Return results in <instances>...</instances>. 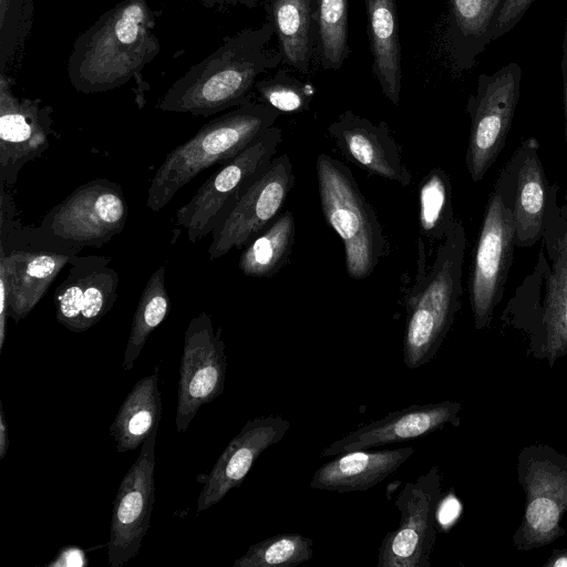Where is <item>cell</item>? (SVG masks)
Returning <instances> with one entry per match:
<instances>
[{"label":"cell","instance_id":"28","mask_svg":"<svg viewBox=\"0 0 567 567\" xmlns=\"http://www.w3.org/2000/svg\"><path fill=\"white\" fill-rule=\"evenodd\" d=\"M295 237V217L286 210L244 247L238 260L240 271L251 278L274 277L289 262Z\"/></svg>","mask_w":567,"mask_h":567},{"label":"cell","instance_id":"18","mask_svg":"<svg viewBox=\"0 0 567 567\" xmlns=\"http://www.w3.org/2000/svg\"><path fill=\"white\" fill-rule=\"evenodd\" d=\"M110 262V257L101 255L71 257L68 274L54 292L56 320L68 330H89L115 305L120 279Z\"/></svg>","mask_w":567,"mask_h":567},{"label":"cell","instance_id":"4","mask_svg":"<svg viewBox=\"0 0 567 567\" xmlns=\"http://www.w3.org/2000/svg\"><path fill=\"white\" fill-rule=\"evenodd\" d=\"M279 115L271 106L250 100L208 121L194 136L167 153L151 179L147 208L155 213L162 210L203 171L231 159L258 140Z\"/></svg>","mask_w":567,"mask_h":567},{"label":"cell","instance_id":"38","mask_svg":"<svg viewBox=\"0 0 567 567\" xmlns=\"http://www.w3.org/2000/svg\"><path fill=\"white\" fill-rule=\"evenodd\" d=\"M0 460H3L9 449V426L0 404Z\"/></svg>","mask_w":567,"mask_h":567},{"label":"cell","instance_id":"14","mask_svg":"<svg viewBox=\"0 0 567 567\" xmlns=\"http://www.w3.org/2000/svg\"><path fill=\"white\" fill-rule=\"evenodd\" d=\"M226 367L221 329H215L212 318L200 312L184 333L175 417L178 433L188 429L202 405L224 392Z\"/></svg>","mask_w":567,"mask_h":567},{"label":"cell","instance_id":"16","mask_svg":"<svg viewBox=\"0 0 567 567\" xmlns=\"http://www.w3.org/2000/svg\"><path fill=\"white\" fill-rule=\"evenodd\" d=\"M13 79L0 73V185L16 184L21 168L49 147L53 109L40 99L17 96Z\"/></svg>","mask_w":567,"mask_h":567},{"label":"cell","instance_id":"19","mask_svg":"<svg viewBox=\"0 0 567 567\" xmlns=\"http://www.w3.org/2000/svg\"><path fill=\"white\" fill-rule=\"evenodd\" d=\"M289 429L290 422L280 415L247 421L205 476L196 513L216 505L230 489L240 485L259 455L278 443Z\"/></svg>","mask_w":567,"mask_h":567},{"label":"cell","instance_id":"20","mask_svg":"<svg viewBox=\"0 0 567 567\" xmlns=\"http://www.w3.org/2000/svg\"><path fill=\"white\" fill-rule=\"evenodd\" d=\"M460 411L461 403L455 401L413 404L363 424L329 444L321 455L323 457L337 456L354 450L414 440L436 432L446 425L457 426Z\"/></svg>","mask_w":567,"mask_h":567},{"label":"cell","instance_id":"10","mask_svg":"<svg viewBox=\"0 0 567 567\" xmlns=\"http://www.w3.org/2000/svg\"><path fill=\"white\" fill-rule=\"evenodd\" d=\"M522 69L511 62L493 74L481 73L467 100L471 118L465 163L473 182L483 179L503 150L519 99Z\"/></svg>","mask_w":567,"mask_h":567},{"label":"cell","instance_id":"30","mask_svg":"<svg viewBox=\"0 0 567 567\" xmlns=\"http://www.w3.org/2000/svg\"><path fill=\"white\" fill-rule=\"evenodd\" d=\"M317 53L326 71L339 70L350 54L348 0H312Z\"/></svg>","mask_w":567,"mask_h":567},{"label":"cell","instance_id":"8","mask_svg":"<svg viewBox=\"0 0 567 567\" xmlns=\"http://www.w3.org/2000/svg\"><path fill=\"white\" fill-rule=\"evenodd\" d=\"M282 131L271 126L231 159L223 163L176 212L190 243L212 234L225 213L259 177L278 152Z\"/></svg>","mask_w":567,"mask_h":567},{"label":"cell","instance_id":"21","mask_svg":"<svg viewBox=\"0 0 567 567\" xmlns=\"http://www.w3.org/2000/svg\"><path fill=\"white\" fill-rule=\"evenodd\" d=\"M328 133L349 162L401 186L411 183L412 174L386 122L375 124L347 110L328 126Z\"/></svg>","mask_w":567,"mask_h":567},{"label":"cell","instance_id":"6","mask_svg":"<svg viewBox=\"0 0 567 567\" xmlns=\"http://www.w3.org/2000/svg\"><path fill=\"white\" fill-rule=\"evenodd\" d=\"M316 175L324 219L343 243L347 272L354 280L365 279L388 250L378 215L351 171L337 158L319 154Z\"/></svg>","mask_w":567,"mask_h":567},{"label":"cell","instance_id":"39","mask_svg":"<svg viewBox=\"0 0 567 567\" xmlns=\"http://www.w3.org/2000/svg\"><path fill=\"white\" fill-rule=\"evenodd\" d=\"M543 567H567V549H555Z\"/></svg>","mask_w":567,"mask_h":567},{"label":"cell","instance_id":"32","mask_svg":"<svg viewBox=\"0 0 567 567\" xmlns=\"http://www.w3.org/2000/svg\"><path fill=\"white\" fill-rule=\"evenodd\" d=\"M313 556V540L299 533H282L249 546L233 567H289Z\"/></svg>","mask_w":567,"mask_h":567},{"label":"cell","instance_id":"24","mask_svg":"<svg viewBox=\"0 0 567 567\" xmlns=\"http://www.w3.org/2000/svg\"><path fill=\"white\" fill-rule=\"evenodd\" d=\"M372 72L385 97L399 104L402 59L395 0H365Z\"/></svg>","mask_w":567,"mask_h":567},{"label":"cell","instance_id":"2","mask_svg":"<svg viewBox=\"0 0 567 567\" xmlns=\"http://www.w3.org/2000/svg\"><path fill=\"white\" fill-rule=\"evenodd\" d=\"M274 35L267 19L258 28L224 38L214 52L169 86L156 107L208 117L250 101L258 76L282 63L280 51L267 48Z\"/></svg>","mask_w":567,"mask_h":567},{"label":"cell","instance_id":"1","mask_svg":"<svg viewBox=\"0 0 567 567\" xmlns=\"http://www.w3.org/2000/svg\"><path fill=\"white\" fill-rule=\"evenodd\" d=\"M158 12L146 0H121L80 33L68 59L72 87L83 94L103 93L135 82V101L146 103L143 71L159 53L154 28Z\"/></svg>","mask_w":567,"mask_h":567},{"label":"cell","instance_id":"33","mask_svg":"<svg viewBox=\"0 0 567 567\" xmlns=\"http://www.w3.org/2000/svg\"><path fill=\"white\" fill-rule=\"evenodd\" d=\"M35 0H0V73L18 59L32 27Z\"/></svg>","mask_w":567,"mask_h":567},{"label":"cell","instance_id":"31","mask_svg":"<svg viewBox=\"0 0 567 567\" xmlns=\"http://www.w3.org/2000/svg\"><path fill=\"white\" fill-rule=\"evenodd\" d=\"M417 196L422 235L430 240L441 241L455 219L449 175L441 168H432L420 181Z\"/></svg>","mask_w":567,"mask_h":567},{"label":"cell","instance_id":"41","mask_svg":"<svg viewBox=\"0 0 567 567\" xmlns=\"http://www.w3.org/2000/svg\"><path fill=\"white\" fill-rule=\"evenodd\" d=\"M262 1L264 0H238V3L248 9H252V8L257 7Z\"/></svg>","mask_w":567,"mask_h":567},{"label":"cell","instance_id":"27","mask_svg":"<svg viewBox=\"0 0 567 567\" xmlns=\"http://www.w3.org/2000/svg\"><path fill=\"white\" fill-rule=\"evenodd\" d=\"M267 13L275 28L282 63L308 73L315 23L312 0H268Z\"/></svg>","mask_w":567,"mask_h":567},{"label":"cell","instance_id":"40","mask_svg":"<svg viewBox=\"0 0 567 567\" xmlns=\"http://www.w3.org/2000/svg\"><path fill=\"white\" fill-rule=\"evenodd\" d=\"M207 9H224L239 4L238 0H197Z\"/></svg>","mask_w":567,"mask_h":567},{"label":"cell","instance_id":"9","mask_svg":"<svg viewBox=\"0 0 567 567\" xmlns=\"http://www.w3.org/2000/svg\"><path fill=\"white\" fill-rule=\"evenodd\" d=\"M517 473L526 506L513 543L530 550L566 533L560 519L567 511V457L549 446L530 445L519 453Z\"/></svg>","mask_w":567,"mask_h":567},{"label":"cell","instance_id":"17","mask_svg":"<svg viewBox=\"0 0 567 567\" xmlns=\"http://www.w3.org/2000/svg\"><path fill=\"white\" fill-rule=\"evenodd\" d=\"M539 144L529 137L516 150L501 172L495 188L512 210L515 245L534 246L549 223V185L538 155Z\"/></svg>","mask_w":567,"mask_h":567},{"label":"cell","instance_id":"25","mask_svg":"<svg viewBox=\"0 0 567 567\" xmlns=\"http://www.w3.org/2000/svg\"><path fill=\"white\" fill-rule=\"evenodd\" d=\"M162 398L158 388V373L142 378L121 404L110 434L120 453L137 449L159 426Z\"/></svg>","mask_w":567,"mask_h":567},{"label":"cell","instance_id":"29","mask_svg":"<svg viewBox=\"0 0 567 567\" xmlns=\"http://www.w3.org/2000/svg\"><path fill=\"white\" fill-rule=\"evenodd\" d=\"M171 309L165 287V266H159L148 278L133 316L123 369L128 372L142 352L151 333L165 320Z\"/></svg>","mask_w":567,"mask_h":567},{"label":"cell","instance_id":"22","mask_svg":"<svg viewBox=\"0 0 567 567\" xmlns=\"http://www.w3.org/2000/svg\"><path fill=\"white\" fill-rule=\"evenodd\" d=\"M413 454L411 446L346 452L320 466L310 481V487L338 493L367 491L396 472Z\"/></svg>","mask_w":567,"mask_h":567},{"label":"cell","instance_id":"23","mask_svg":"<svg viewBox=\"0 0 567 567\" xmlns=\"http://www.w3.org/2000/svg\"><path fill=\"white\" fill-rule=\"evenodd\" d=\"M504 0H446L443 44L455 72H467L489 44V30Z\"/></svg>","mask_w":567,"mask_h":567},{"label":"cell","instance_id":"35","mask_svg":"<svg viewBox=\"0 0 567 567\" xmlns=\"http://www.w3.org/2000/svg\"><path fill=\"white\" fill-rule=\"evenodd\" d=\"M537 0H504L489 30L491 40L508 33Z\"/></svg>","mask_w":567,"mask_h":567},{"label":"cell","instance_id":"26","mask_svg":"<svg viewBox=\"0 0 567 567\" xmlns=\"http://www.w3.org/2000/svg\"><path fill=\"white\" fill-rule=\"evenodd\" d=\"M545 245L553 261L545 280L543 352L553 365L567 354V229L556 243Z\"/></svg>","mask_w":567,"mask_h":567},{"label":"cell","instance_id":"36","mask_svg":"<svg viewBox=\"0 0 567 567\" xmlns=\"http://www.w3.org/2000/svg\"><path fill=\"white\" fill-rule=\"evenodd\" d=\"M89 561L84 550L78 546H64L60 548L54 559L47 564L48 567H85Z\"/></svg>","mask_w":567,"mask_h":567},{"label":"cell","instance_id":"34","mask_svg":"<svg viewBox=\"0 0 567 567\" xmlns=\"http://www.w3.org/2000/svg\"><path fill=\"white\" fill-rule=\"evenodd\" d=\"M255 90L262 103L280 113L306 111L316 95V87L280 69L272 76L256 82Z\"/></svg>","mask_w":567,"mask_h":567},{"label":"cell","instance_id":"15","mask_svg":"<svg viewBox=\"0 0 567 567\" xmlns=\"http://www.w3.org/2000/svg\"><path fill=\"white\" fill-rule=\"evenodd\" d=\"M157 430L143 442L135 462L123 476L113 501L107 561L121 567L134 558L151 525L155 501V441Z\"/></svg>","mask_w":567,"mask_h":567},{"label":"cell","instance_id":"5","mask_svg":"<svg viewBox=\"0 0 567 567\" xmlns=\"http://www.w3.org/2000/svg\"><path fill=\"white\" fill-rule=\"evenodd\" d=\"M4 187L0 186V289L8 296V316L18 323L78 252L49 240L37 227L14 221L16 206Z\"/></svg>","mask_w":567,"mask_h":567},{"label":"cell","instance_id":"12","mask_svg":"<svg viewBox=\"0 0 567 567\" xmlns=\"http://www.w3.org/2000/svg\"><path fill=\"white\" fill-rule=\"evenodd\" d=\"M441 494L442 478L437 466L403 485L394 501L401 518L398 527L381 542L378 567H430L437 536L435 523Z\"/></svg>","mask_w":567,"mask_h":567},{"label":"cell","instance_id":"3","mask_svg":"<svg viewBox=\"0 0 567 567\" xmlns=\"http://www.w3.org/2000/svg\"><path fill=\"white\" fill-rule=\"evenodd\" d=\"M465 248V228L456 218L427 269L424 245L419 240V271L405 298L403 362L411 370L432 361L454 322L461 307Z\"/></svg>","mask_w":567,"mask_h":567},{"label":"cell","instance_id":"13","mask_svg":"<svg viewBox=\"0 0 567 567\" xmlns=\"http://www.w3.org/2000/svg\"><path fill=\"white\" fill-rule=\"evenodd\" d=\"M293 184L289 155L275 156L213 230L209 259H218L234 248L245 247L267 228L280 215Z\"/></svg>","mask_w":567,"mask_h":567},{"label":"cell","instance_id":"7","mask_svg":"<svg viewBox=\"0 0 567 567\" xmlns=\"http://www.w3.org/2000/svg\"><path fill=\"white\" fill-rule=\"evenodd\" d=\"M128 206L120 184L105 178L86 182L52 207L37 227L49 240L80 252L102 247L121 234Z\"/></svg>","mask_w":567,"mask_h":567},{"label":"cell","instance_id":"37","mask_svg":"<svg viewBox=\"0 0 567 567\" xmlns=\"http://www.w3.org/2000/svg\"><path fill=\"white\" fill-rule=\"evenodd\" d=\"M561 71H563V79H564L565 143H566V150H567V18H566L564 40H563Z\"/></svg>","mask_w":567,"mask_h":567},{"label":"cell","instance_id":"11","mask_svg":"<svg viewBox=\"0 0 567 567\" xmlns=\"http://www.w3.org/2000/svg\"><path fill=\"white\" fill-rule=\"evenodd\" d=\"M515 246L511 207L495 188L488 197L468 280L470 302L477 330L489 324L494 309L503 298Z\"/></svg>","mask_w":567,"mask_h":567}]
</instances>
